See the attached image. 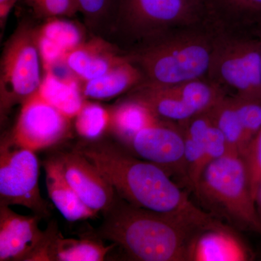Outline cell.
I'll return each instance as SVG.
<instances>
[{"instance_id":"obj_1","label":"cell","mask_w":261,"mask_h":261,"mask_svg":"<svg viewBox=\"0 0 261 261\" xmlns=\"http://www.w3.org/2000/svg\"><path fill=\"white\" fill-rule=\"evenodd\" d=\"M75 149L93 163L117 195L130 205L171 216L198 229L221 224L197 207L171 175L157 165L136 159L110 142L88 141Z\"/></svg>"},{"instance_id":"obj_2","label":"cell","mask_w":261,"mask_h":261,"mask_svg":"<svg viewBox=\"0 0 261 261\" xmlns=\"http://www.w3.org/2000/svg\"><path fill=\"white\" fill-rule=\"evenodd\" d=\"M104 216L99 238L121 247L135 260H189L190 243L201 231L171 216L130 205L119 197Z\"/></svg>"},{"instance_id":"obj_3","label":"cell","mask_w":261,"mask_h":261,"mask_svg":"<svg viewBox=\"0 0 261 261\" xmlns=\"http://www.w3.org/2000/svg\"><path fill=\"white\" fill-rule=\"evenodd\" d=\"M194 191L215 214L239 227L261 232V222L243 158L228 153L209 163Z\"/></svg>"},{"instance_id":"obj_4","label":"cell","mask_w":261,"mask_h":261,"mask_svg":"<svg viewBox=\"0 0 261 261\" xmlns=\"http://www.w3.org/2000/svg\"><path fill=\"white\" fill-rule=\"evenodd\" d=\"M214 51L200 38L171 39L130 56L147 83L172 86L199 80L211 69Z\"/></svg>"},{"instance_id":"obj_5","label":"cell","mask_w":261,"mask_h":261,"mask_svg":"<svg viewBox=\"0 0 261 261\" xmlns=\"http://www.w3.org/2000/svg\"><path fill=\"white\" fill-rule=\"evenodd\" d=\"M36 29L21 24L5 44L0 70L1 119L37 92L42 78Z\"/></svg>"},{"instance_id":"obj_6","label":"cell","mask_w":261,"mask_h":261,"mask_svg":"<svg viewBox=\"0 0 261 261\" xmlns=\"http://www.w3.org/2000/svg\"><path fill=\"white\" fill-rule=\"evenodd\" d=\"M39 164L35 152L5 139L0 147V205H19L40 218L49 216L39 186Z\"/></svg>"},{"instance_id":"obj_7","label":"cell","mask_w":261,"mask_h":261,"mask_svg":"<svg viewBox=\"0 0 261 261\" xmlns=\"http://www.w3.org/2000/svg\"><path fill=\"white\" fill-rule=\"evenodd\" d=\"M200 0H119L111 31L145 37L195 15Z\"/></svg>"},{"instance_id":"obj_8","label":"cell","mask_w":261,"mask_h":261,"mask_svg":"<svg viewBox=\"0 0 261 261\" xmlns=\"http://www.w3.org/2000/svg\"><path fill=\"white\" fill-rule=\"evenodd\" d=\"M39 216L16 214L0 205V261H48V251L58 232L56 225L45 231L39 227Z\"/></svg>"},{"instance_id":"obj_9","label":"cell","mask_w":261,"mask_h":261,"mask_svg":"<svg viewBox=\"0 0 261 261\" xmlns=\"http://www.w3.org/2000/svg\"><path fill=\"white\" fill-rule=\"evenodd\" d=\"M70 120L37 92L22 103L10 138L15 145L37 152L65 138L69 133Z\"/></svg>"},{"instance_id":"obj_10","label":"cell","mask_w":261,"mask_h":261,"mask_svg":"<svg viewBox=\"0 0 261 261\" xmlns=\"http://www.w3.org/2000/svg\"><path fill=\"white\" fill-rule=\"evenodd\" d=\"M236 91V97L261 99V47L259 41H238L214 51L211 69Z\"/></svg>"},{"instance_id":"obj_11","label":"cell","mask_w":261,"mask_h":261,"mask_svg":"<svg viewBox=\"0 0 261 261\" xmlns=\"http://www.w3.org/2000/svg\"><path fill=\"white\" fill-rule=\"evenodd\" d=\"M141 159L186 178L185 141L181 128L161 120L141 130L127 146Z\"/></svg>"},{"instance_id":"obj_12","label":"cell","mask_w":261,"mask_h":261,"mask_svg":"<svg viewBox=\"0 0 261 261\" xmlns=\"http://www.w3.org/2000/svg\"><path fill=\"white\" fill-rule=\"evenodd\" d=\"M58 157L67 181L87 207L97 214H105L114 205L116 191L88 159L75 149Z\"/></svg>"},{"instance_id":"obj_13","label":"cell","mask_w":261,"mask_h":261,"mask_svg":"<svg viewBox=\"0 0 261 261\" xmlns=\"http://www.w3.org/2000/svg\"><path fill=\"white\" fill-rule=\"evenodd\" d=\"M130 59L118 48L102 38L84 41L65 57V64L75 78L82 82L106 74Z\"/></svg>"},{"instance_id":"obj_14","label":"cell","mask_w":261,"mask_h":261,"mask_svg":"<svg viewBox=\"0 0 261 261\" xmlns=\"http://www.w3.org/2000/svg\"><path fill=\"white\" fill-rule=\"evenodd\" d=\"M250 257L243 242L222 223L196 233L189 248L190 261H244Z\"/></svg>"},{"instance_id":"obj_15","label":"cell","mask_w":261,"mask_h":261,"mask_svg":"<svg viewBox=\"0 0 261 261\" xmlns=\"http://www.w3.org/2000/svg\"><path fill=\"white\" fill-rule=\"evenodd\" d=\"M36 39L46 71L63 62L70 51L85 41V35L83 29L74 22L51 18L36 29Z\"/></svg>"},{"instance_id":"obj_16","label":"cell","mask_w":261,"mask_h":261,"mask_svg":"<svg viewBox=\"0 0 261 261\" xmlns=\"http://www.w3.org/2000/svg\"><path fill=\"white\" fill-rule=\"evenodd\" d=\"M44 166L48 195L65 219L77 221L97 216L94 211L84 203L67 181L58 157L47 160Z\"/></svg>"},{"instance_id":"obj_17","label":"cell","mask_w":261,"mask_h":261,"mask_svg":"<svg viewBox=\"0 0 261 261\" xmlns=\"http://www.w3.org/2000/svg\"><path fill=\"white\" fill-rule=\"evenodd\" d=\"M145 80L140 68L132 58L94 80L83 82L84 98L97 100L111 99L140 86Z\"/></svg>"},{"instance_id":"obj_18","label":"cell","mask_w":261,"mask_h":261,"mask_svg":"<svg viewBox=\"0 0 261 261\" xmlns=\"http://www.w3.org/2000/svg\"><path fill=\"white\" fill-rule=\"evenodd\" d=\"M135 89L130 97L145 103L161 119L182 124L196 116L171 86L145 83Z\"/></svg>"},{"instance_id":"obj_19","label":"cell","mask_w":261,"mask_h":261,"mask_svg":"<svg viewBox=\"0 0 261 261\" xmlns=\"http://www.w3.org/2000/svg\"><path fill=\"white\" fill-rule=\"evenodd\" d=\"M111 113L110 129L126 146L141 130L162 120L145 103L130 97L115 106Z\"/></svg>"},{"instance_id":"obj_20","label":"cell","mask_w":261,"mask_h":261,"mask_svg":"<svg viewBox=\"0 0 261 261\" xmlns=\"http://www.w3.org/2000/svg\"><path fill=\"white\" fill-rule=\"evenodd\" d=\"M37 92L44 100L70 119L75 118L86 102L78 79L62 78L51 70H46Z\"/></svg>"},{"instance_id":"obj_21","label":"cell","mask_w":261,"mask_h":261,"mask_svg":"<svg viewBox=\"0 0 261 261\" xmlns=\"http://www.w3.org/2000/svg\"><path fill=\"white\" fill-rule=\"evenodd\" d=\"M92 238L65 239L57 233L48 251V261H102L112 250Z\"/></svg>"},{"instance_id":"obj_22","label":"cell","mask_w":261,"mask_h":261,"mask_svg":"<svg viewBox=\"0 0 261 261\" xmlns=\"http://www.w3.org/2000/svg\"><path fill=\"white\" fill-rule=\"evenodd\" d=\"M184 134L195 141L205 152L207 164L230 153L224 136L215 124L209 113L196 115L181 124Z\"/></svg>"},{"instance_id":"obj_23","label":"cell","mask_w":261,"mask_h":261,"mask_svg":"<svg viewBox=\"0 0 261 261\" xmlns=\"http://www.w3.org/2000/svg\"><path fill=\"white\" fill-rule=\"evenodd\" d=\"M207 112L224 136L230 153L243 155L246 149V140L232 98L223 97Z\"/></svg>"},{"instance_id":"obj_24","label":"cell","mask_w":261,"mask_h":261,"mask_svg":"<svg viewBox=\"0 0 261 261\" xmlns=\"http://www.w3.org/2000/svg\"><path fill=\"white\" fill-rule=\"evenodd\" d=\"M171 87L196 115L210 111L224 97L217 86L207 83L200 79Z\"/></svg>"},{"instance_id":"obj_25","label":"cell","mask_w":261,"mask_h":261,"mask_svg":"<svg viewBox=\"0 0 261 261\" xmlns=\"http://www.w3.org/2000/svg\"><path fill=\"white\" fill-rule=\"evenodd\" d=\"M111 111L95 102H84L75 117V128L80 137L87 141L99 140L111 126Z\"/></svg>"},{"instance_id":"obj_26","label":"cell","mask_w":261,"mask_h":261,"mask_svg":"<svg viewBox=\"0 0 261 261\" xmlns=\"http://www.w3.org/2000/svg\"><path fill=\"white\" fill-rule=\"evenodd\" d=\"M80 12L89 28L95 32L111 31L119 0H77Z\"/></svg>"},{"instance_id":"obj_27","label":"cell","mask_w":261,"mask_h":261,"mask_svg":"<svg viewBox=\"0 0 261 261\" xmlns=\"http://www.w3.org/2000/svg\"><path fill=\"white\" fill-rule=\"evenodd\" d=\"M232 99L243 124L247 148L252 139L261 130V99L240 97Z\"/></svg>"},{"instance_id":"obj_28","label":"cell","mask_w":261,"mask_h":261,"mask_svg":"<svg viewBox=\"0 0 261 261\" xmlns=\"http://www.w3.org/2000/svg\"><path fill=\"white\" fill-rule=\"evenodd\" d=\"M38 15L47 18L73 16L80 12L77 0H25Z\"/></svg>"},{"instance_id":"obj_29","label":"cell","mask_w":261,"mask_h":261,"mask_svg":"<svg viewBox=\"0 0 261 261\" xmlns=\"http://www.w3.org/2000/svg\"><path fill=\"white\" fill-rule=\"evenodd\" d=\"M242 157L246 165L254 197L257 185L261 181V130L252 139Z\"/></svg>"},{"instance_id":"obj_30","label":"cell","mask_w":261,"mask_h":261,"mask_svg":"<svg viewBox=\"0 0 261 261\" xmlns=\"http://www.w3.org/2000/svg\"><path fill=\"white\" fill-rule=\"evenodd\" d=\"M239 10L246 11H261V0H225Z\"/></svg>"},{"instance_id":"obj_31","label":"cell","mask_w":261,"mask_h":261,"mask_svg":"<svg viewBox=\"0 0 261 261\" xmlns=\"http://www.w3.org/2000/svg\"><path fill=\"white\" fill-rule=\"evenodd\" d=\"M18 0H0V27L4 30L10 12Z\"/></svg>"},{"instance_id":"obj_32","label":"cell","mask_w":261,"mask_h":261,"mask_svg":"<svg viewBox=\"0 0 261 261\" xmlns=\"http://www.w3.org/2000/svg\"><path fill=\"white\" fill-rule=\"evenodd\" d=\"M254 199H255V206H256L257 214H258L261 222V181L257 185L255 195H254Z\"/></svg>"},{"instance_id":"obj_33","label":"cell","mask_w":261,"mask_h":261,"mask_svg":"<svg viewBox=\"0 0 261 261\" xmlns=\"http://www.w3.org/2000/svg\"><path fill=\"white\" fill-rule=\"evenodd\" d=\"M259 42H260V47H261V40L259 41Z\"/></svg>"}]
</instances>
